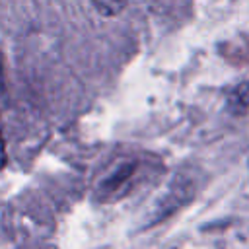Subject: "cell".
Here are the masks:
<instances>
[{
    "label": "cell",
    "mask_w": 249,
    "mask_h": 249,
    "mask_svg": "<svg viewBox=\"0 0 249 249\" xmlns=\"http://www.w3.org/2000/svg\"><path fill=\"white\" fill-rule=\"evenodd\" d=\"M154 163L146 161L142 154H121L113 158L95 177L93 193L101 202H113L126 196L148 175Z\"/></svg>",
    "instance_id": "obj_1"
},
{
    "label": "cell",
    "mask_w": 249,
    "mask_h": 249,
    "mask_svg": "<svg viewBox=\"0 0 249 249\" xmlns=\"http://www.w3.org/2000/svg\"><path fill=\"white\" fill-rule=\"evenodd\" d=\"M249 107V82L235 86L228 91V109L231 113H243Z\"/></svg>",
    "instance_id": "obj_2"
},
{
    "label": "cell",
    "mask_w": 249,
    "mask_h": 249,
    "mask_svg": "<svg viewBox=\"0 0 249 249\" xmlns=\"http://www.w3.org/2000/svg\"><path fill=\"white\" fill-rule=\"evenodd\" d=\"M6 160H8V156H6V144H4L2 126H0V169H4V165H6Z\"/></svg>",
    "instance_id": "obj_4"
},
{
    "label": "cell",
    "mask_w": 249,
    "mask_h": 249,
    "mask_svg": "<svg viewBox=\"0 0 249 249\" xmlns=\"http://www.w3.org/2000/svg\"><path fill=\"white\" fill-rule=\"evenodd\" d=\"M0 84H2V78H0Z\"/></svg>",
    "instance_id": "obj_5"
},
{
    "label": "cell",
    "mask_w": 249,
    "mask_h": 249,
    "mask_svg": "<svg viewBox=\"0 0 249 249\" xmlns=\"http://www.w3.org/2000/svg\"><path fill=\"white\" fill-rule=\"evenodd\" d=\"M91 2L97 8V12L103 16H117L126 4V0H91Z\"/></svg>",
    "instance_id": "obj_3"
}]
</instances>
